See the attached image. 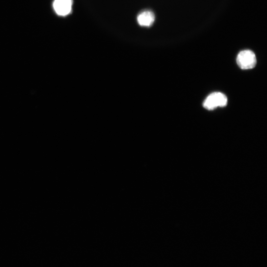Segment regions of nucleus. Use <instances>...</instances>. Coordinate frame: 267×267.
Here are the masks:
<instances>
[{"label": "nucleus", "instance_id": "1", "mask_svg": "<svg viewBox=\"0 0 267 267\" xmlns=\"http://www.w3.org/2000/svg\"><path fill=\"white\" fill-rule=\"evenodd\" d=\"M237 62L239 67L244 70L253 68L257 62L255 54L250 50L241 52L238 55Z\"/></svg>", "mask_w": 267, "mask_h": 267}, {"label": "nucleus", "instance_id": "2", "mask_svg": "<svg viewBox=\"0 0 267 267\" xmlns=\"http://www.w3.org/2000/svg\"><path fill=\"white\" fill-rule=\"evenodd\" d=\"M227 103V98L224 94L215 92L210 94L205 99L204 107L207 110H213L218 107L225 106Z\"/></svg>", "mask_w": 267, "mask_h": 267}, {"label": "nucleus", "instance_id": "3", "mask_svg": "<svg viewBox=\"0 0 267 267\" xmlns=\"http://www.w3.org/2000/svg\"><path fill=\"white\" fill-rule=\"evenodd\" d=\"M72 3V0H55L53 7L58 15L65 16L71 12Z\"/></svg>", "mask_w": 267, "mask_h": 267}, {"label": "nucleus", "instance_id": "4", "mask_svg": "<svg viewBox=\"0 0 267 267\" xmlns=\"http://www.w3.org/2000/svg\"><path fill=\"white\" fill-rule=\"evenodd\" d=\"M137 20L140 25L149 27L154 23L155 16L153 13L150 11H144L138 16Z\"/></svg>", "mask_w": 267, "mask_h": 267}]
</instances>
